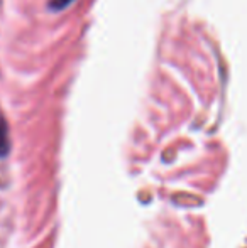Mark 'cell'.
<instances>
[{
    "instance_id": "obj_2",
    "label": "cell",
    "mask_w": 247,
    "mask_h": 248,
    "mask_svg": "<svg viewBox=\"0 0 247 248\" xmlns=\"http://www.w3.org/2000/svg\"><path fill=\"white\" fill-rule=\"evenodd\" d=\"M71 2H73V0H51L49 7L53 10H63V9H66V7H68Z\"/></svg>"
},
{
    "instance_id": "obj_1",
    "label": "cell",
    "mask_w": 247,
    "mask_h": 248,
    "mask_svg": "<svg viewBox=\"0 0 247 248\" xmlns=\"http://www.w3.org/2000/svg\"><path fill=\"white\" fill-rule=\"evenodd\" d=\"M7 150H9V130H7V124L2 113H0V155H5Z\"/></svg>"
}]
</instances>
